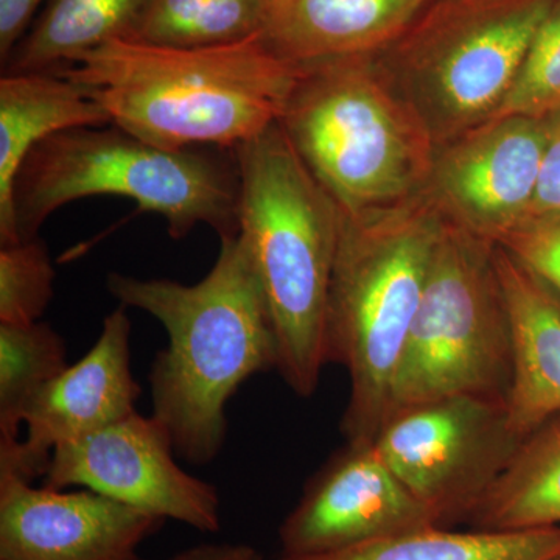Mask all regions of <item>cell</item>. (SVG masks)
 Here are the masks:
<instances>
[{"label": "cell", "instance_id": "1", "mask_svg": "<svg viewBox=\"0 0 560 560\" xmlns=\"http://www.w3.org/2000/svg\"><path fill=\"white\" fill-rule=\"evenodd\" d=\"M106 289L167 331V348L151 364V416L183 459L212 463L226 441L232 397L254 375L278 368L270 312L241 234L220 238L215 264L200 282L110 272Z\"/></svg>", "mask_w": 560, "mask_h": 560}, {"label": "cell", "instance_id": "2", "mask_svg": "<svg viewBox=\"0 0 560 560\" xmlns=\"http://www.w3.org/2000/svg\"><path fill=\"white\" fill-rule=\"evenodd\" d=\"M301 69L260 35L205 49L114 39L62 75L88 88L110 124L153 145L234 151L279 124Z\"/></svg>", "mask_w": 560, "mask_h": 560}, {"label": "cell", "instance_id": "3", "mask_svg": "<svg viewBox=\"0 0 560 560\" xmlns=\"http://www.w3.org/2000/svg\"><path fill=\"white\" fill-rule=\"evenodd\" d=\"M238 234L256 268L278 345L280 377L316 393L326 360V316L342 210L279 124L234 150Z\"/></svg>", "mask_w": 560, "mask_h": 560}, {"label": "cell", "instance_id": "4", "mask_svg": "<svg viewBox=\"0 0 560 560\" xmlns=\"http://www.w3.org/2000/svg\"><path fill=\"white\" fill-rule=\"evenodd\" d=\"M444 224L429 194L360 215L342 212L326 316L327 364L348 371L346 441H374Z\"/></svg>", "mask_w": 560, "mask_h": 560}, {"label": "cell", "instance_id": "5", "mask_svg": "<svg viewBox=\"0 0 560 560\" xmlns=\"http://www.w3.org/2000/svg\"><path fill=\"white\" fill-rule=\"evenodd\" d=\"M301 68L279 125L342 212L370 213L423 194L438 145L377 55Z\"/></svg>", "mask_w": 560, "mask_h": 560}, {"label": "cell", "instance_id": "6", "mask_svg": "<svg viewBox=\"0 0 560 560\" xmlns=\"http://www.w3.org/2000/svg\"><path fill=\"white\" fill-rule=\"evenodd\" d=\"M238 191L234 151L162 149L116 125L75 128L39 142L22 164L13 191L16 242L38 237L62 206L98 195L158 213L176 241L198 224L230 237L238 234Z\"/></svg>", "mask_w": 560, "mask_h": 560}, {"label": "cell", "instance_id": "7", "mask_svg": "<svg viewBox=\"0 0 560 560\" xmlns=\"http://www.w3.org/2000/svg\"><path fill=\"white\" fill-rule=\"evenodd\" d=\"M556 0H433L377 55L436 145L489 120Z\"/></svg>", "mask_w": 560, "mask_h": 560}, {"label": "cell", "instance_id": "8", "mask_svg": "<svg viewBox=\"0 0 560 560\" xmlns=\"http://www.w3.org/2000/svg\"><path fill=\"white\" fill-rule=\"evenodd\" d=\"M511 375L510 313L497 271L495 243L444 219L388 418L456 396L506 404Z\"/></svg>", "mask_w": 560, "mask_h": 560}, {"label": "cell", "instance_id": "9", "mask_svg": "<svg viewBox=\"0 0 560 560\" xmlns=\"http://www.w3.org/2000/svg\"><path fill=\"white\" fill-rule=\"evenodd\" d=\"M521 441L504 400L456 396L394 412L372 442L438 526L451 528L467 522Z\"/></svg>", "mask_w": 560, "mask_h": 560}, {"label": "cell", "instance_id": "10", "mask_svg": "<svg viewBox=\"0 0 560 560\" xmlns=\"http://www.w3.org/2000/svg\"><path fill=\"white\" fill-rule=\"evenodd\" d=\"M168 430L136 411L55 448L43 477L50 489L81 488L200 533L221 529L219 489L180 469Z\"/></svg>", "mask_w": 560, "mask_h": 560}, {"label": "cell", "instance_id": "11", "mask_svg": "<svg viewBox=\"0 0 560 560\" xmlns=\"http://www.w3.org/2000/svg\"><path fill=\"white\" fill-rule=\"evenodd\" d=\"M545 142V119L482 121L438 147L425 191L445 220L497 245L528 220Z\"/></svg>", "mask_w": 560, "mask_h": 560}, {"label": "cell", "instance_id": "12", "mask_svg": "<svg viewBox=\"0 0 560 560\" xmlns=\"http://www.w3.org/2000/svg\"><path fill=\"white\" fill-rule=\"evenodd\" d=\"M429 526H438L433 515L390 471L374 442L346 441L280 523V555H327Z\"/></svg>", "mask_w": 560, "mask_h": 560}, {"label": "cell", "instance_id": "13", "mask_svg": "<svg viewBox=\"0 0 560 560\" xmlns=\"http://www.w3.org/2000/svg\"><path fill=\"white\" fill-rule=\"evenodd\" d=\"M127 311L120 305L110 312L86 355L33 397L25 411V436L13 447H0V475L31 482L43 478L55 448L138 411L140 385L132 374Z\"/></svg>", "mask_w": 560, "mask_h": 560}, {"label": "cell", "instance_id": "14", "mask_svg": "<svg viewBox=\"0 0 560 560\" xmlns=\"http://www.w3.org/2000/svg\"><path fill=\"white\" fill-rule=\"evenodd\" d=\"M164 522L92 490L0 475V560H132Z\"/></svg>", "mask_w": 560, "mask_h": 560}, {"label": "cell", "instance_id": "15", "mask_svg": "<svg viewBox=\"0 0 560 560\" xmlns=\"http://www.w3.org/2000/svg\"><path fill=\"white\" fill-rule=\"evenodd\" d=\"M512 341L510 429L518 440L560 415V301L522 261L495 245Z\"/></svg>", "mask_w": 560, "mask_h": 560}, {"label": "cell", "instance_id": "16", "mask_svg": "<svg viewBox=\"0 0 560 560\" xmlns=\"http://www.w3.org/2000/svg\"><path fill=\"white\" fill-rule=\"evenodd\" d=\"M433 0H268L261 38L298 66L388 49Z\"/></svg>", "mask_w": 560, "mask_h": 560}, {"label": "cell", "instance_id": "17", "mask_svg": "<svg viewBox=\"0 0 560 560\" xmlns=\"http://www.w3.org/2000/svg\"><path fill=\"white\" fill-rule=\"evenodd\" d=\"M109 114L88 88L51 72L0 79V245L16 242L13 191L31 151L57 132L106 127Z\"/></svg>", "mask_w": 560, "mask_h": 560}, {"label": "cell", "instance_id": "18", "mask_svg": "<svg viewBox=\"0 0 560 560\" xmlns=\"http://www.w3.org/2000/svg\"><path fill=\"white\" fill-rule=\"evenodd\" d=\"M466 523L480 530L560 526V415L518 442Z\"/></svg>", "mask_w": 560, "mask_h": 560}, {"label": "cell", "instance_id": "19", "mask_svg": "<svg viewBox=\"0 0 560 560\" xmlns=\"http://www.w3.org/2000/svg\"><path fill=\"white\" fill-rule=\"evenodd\" d=\"M150 0H50L5 72H51L114 39H130Z\"/></svg>", "mask_w": 560, "mask_h": 560}, {"label": "cell", "instance_id": "20", "mask_svg": "<svg viewBox=\"0 0 560 560\" xmlns=\"http://www.w3.org/2000/svg\"><path fill=\"white\" fill-rule=\"evenodd\" d=\"M560 555V526L526 530H410L348 550L275 560H550Z\"/></svg>", "mask_w": 560, "mask_h": 560}, {"label": "cell", "instance_id": "21", "mask_svg": "<svg viewBox=\"0 0 560 560\" xmlns=\"http://www.w3.org/2000/svg\"><path fill=\"white\" fill-rule=\"evenodd\" d=\"M268 0H150L130 40L175 49L230 46L264 32Z\"/></svg>", "mask_w": 560, "mask_h": 560}, {"label": "cell", "instance_id": "22", "mask_svg": "<svg viewBox=\"0 0 560 560\" xmlns=\"http://www.w3.org/2000/svg\"><path fill=\"white\" fill-rule=\"evenodd\" d=\"M69 366L68 348L47 323H0V447L21 438L33 397Z\"/></svg>", "mask_w": 560, "mask_h": 560}, {"label": "cell", "instance_id": "23", "mask_svg": "<svg viewBox=\"0 0 560 560\" xmlns=\"http://www.w3.org/2000/svg\"><path fill=\"white\" fill-rule=\"evenodd\" d=\"M57 278L38 237L0 245V323H38L54 298Z\"/></svg>", "mask_w": 560, "mask_h": 560}, {"label": "cell", "instance_id": "24", "mask_svg": "<svg viewBox=\"0 0 560 560\" xmlns=\"http://www.w3.org/2000/svg\"><path fill=\"white\" fill-rule=\"evenodd\" d=\"M559 110L560 0H556L530 43L511 91L490 119L510 116L547 119Z\"/></svg>", "mask_w": 560, "mask_h": 560}, {"label": "cell", "instance_id": "25", "mask_svg": "<svg viewBox=\"0 0 560 560\" xmlns=\"http://www.w3.org/2000/svg\"><path fill=\"white\" fill-rule=\"evenodd\" d=\"M503 246L560 298V224H529L512 231Z\"/></svg>", "mask_w": 560, "mask_h": 560}, {"label": "cell", "instance_id": "26", "mask_svg": "<svg viewBox=\"0 0 560 560\" xmlns=\"http://www.w3.org/2000/svg\"><path fill=\"white\" fill-rule=\"evenodd\" d=\"M545 125H547V142H545L544 158H541L536 194H534L525 226L560 224V110L547 117Z\"/></svg>", "mask_w": 560, "mask_h": 560}, {"label": "cell", "instance_id": "27", "mask_svg": "<svg viewBox=\"0 0 560 560\" xmlns=\"http://www.w3.org/2000/svg\"><path fill=\"white\" fill-rule=\"evenodd\" d=\"M44 0H0V58L9 60Z\"/></svg>", "mask_w": 560, "mask_h": 560}, {"label": "cell", "instance_id": "28", "mask_svg": "<svg viewBox=\"0 0 560 560\" xmlns=\"http://www.w3.org/2000/svg\"><path fill=\"white\" fill-rule=\"evenodd\" d=\"M260 552L245 544H202L164 560H257ZM132 560H147L136 558Z\"/></svg>", "mask_w": 560, "mask_h": 560}, {"label": "cell", "instance_id": "29", "mask_svg": "<svg viewBox=\"0 0 560 560\" xmlns=\"http://www.w3.org/2000/svg\"><path fill=\"white\" fill-rule=\"evenodd\" d=\"M550 560H560V555L555 556V558H552V559H550Z\"/></svg>", "mask_w": 560, "mask_h": 560}, {"label": "cell", "instance_id": "30", "mask_svg": "<svg viewBox=\"0 0 560 560\" xmlns=\"http://www.w3.org/2000/svg\"><path fill=\"white\" fill-rule=\"evenodd\" d=\"M257 560H265V559H264V558H261V555H260V556H259V559H257Z\"/></svg>", "mask_w": 560, "mask_h": 560}]
</instances>
